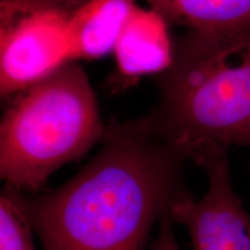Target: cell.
<instances>
[{
    "instance_id": "cell-7",
    "label": "cell",
    "mask_w": 250,
    "mask_h": 250,
    "mask_svg": "<svg viewBox=\"0 0 250 250\" xmlns=\"http://www.w3.org/2000/svg\"><path fill=\"white\" fill-rule=\"evenodd\" d=\"M136 0H88L72 26L74 61L98 59L112 54Z\"/></svg>"
},
{
    "instance_id": "cell-1",
    "label": "cell",
    "mask_w": 250,
    "mask_h": 250,
    "mask_svg": "<svg viewBox=\"0 0 250 250\" xmlns=\"http://www.w3.org/2000/svg\"><path fill=\"white\" fill-rule=\"evenodd\" d=\"M101 145L62 187L23 195L43 250H146L156 221L188 192V158L145 117L111 121Z\"/></svg>"
},
{
    "instance_id": "cell-3",
    "label": "cell",
    "mask_w": 250,
    "mask_h": 250,
    "mask_svg": "<svg viewBox=\"0 0 250 250\" xmlns=\"http://www.w3.org/2000/svg\"><path fill=\"white\" fill-rule=\"evenodd\" d=\"M9 98L0 124V176L17 191L39 192L56 170L104 138L96 96L77 62Z\"/></svg>"
},
{
    "instance_id": "cell-10",
    "label": "cell",
    "mask_w": 250,
    "mask_h": 250,
    "mask_svg": "<svg viewBox=\"0 0 250 250\" xmlns=\"http://www.w3.org/2000/svg\"><path fill=\"white\" fill-rule=\"evenodd\" d=\"M173 224L169 211L166 212L159 221V232L153 245V250H181L175 236Z\"/></svg>"
},
{
    "instance_id": "cell-6",
    "label": "cell",
    "mask_w": 250,
    "mask_h": 250,
    "mask_svg": "<svg viewBox=\"0 0 250 250\" xmlns=\"http://www.w3.org/2000/svg\"><path fill=\"white\" fill-rule=\"evenodd\" d=\"M174 45L168 22L154 9L134 6L112 54L124 78L161 73L170 66Z\"/></svg>"
},
{
    "instance_id": "cell-2",
    "label": "cell",
    "mask_w": 250,
    "mask_h": 250,
    "mask_svg": "<svg viewBox=\"0 0 250 250\" xmlns=\"http://www.w3.org/2000/svg\"><path fill=\"white\" fill-rule=\"evenodd\" d=\"M158 87L146 121L188 159L212 145L250 148V22L188 30Z\"/></svg>"
},
{
    "instance_id": "cell-5",
    "label": "cell",
    "mask_w": 250,
    "mask_h": 250,
    "mask_svg": "<svg viewBox=\"0 0 250 250\" xmlns=\"http://www.w3.org/2000/svg\"><path fill=\"white\" fill-rule=\"evenodd\" d=\"M228 147L212 145L191 156L208 177L199 201L189 192L170 206L174 223L187 228L193 250H250V214L234 191Z\"/></svg>"
},
{
    "instance_id": "cell-8",
    "label": "cell",
    "mask_w": 250,
    "mask_h": 250,
    "mask_svg": "<svg viewBox=\"0 0 250 250\" xmlns=\"http://www.w3.org/2000/svg\"><path fill=\"white\" fill-rule=\"evenodd\" d=\"M168 24L221 30L250 22V0H146Z\"/></svg>"
},
{
    "instance_id": "cell-4",
    "label": "cell",
    "mask_w": 250,
    "mask_h": 250,
    "mask_svg": "<svg viewBox=\"0 0 250 250\" xmlns=\"http://www.w3.org/2000/svg\"><path fill=\"white\" fill-rule=\"evenodd\" d=\"M88 0H1L0 92L9 98L76 62L72 26Z\"/></svg>"
},
{
    "instance_id": "cell-9",
    "label": "cell",
    "mask_w": 250,
    "mask_h": 250,
    "mask_svg": "<svg viewBox=\"0 0 250 250\" xmlns=\"http://www.w3.org/2000/svg\"><path fill=\"white\" fill-rule=\"evenodd\" d=\"M23 192L5 187L0 195V250H37Z\"/></svg>"
}]
</instances>
